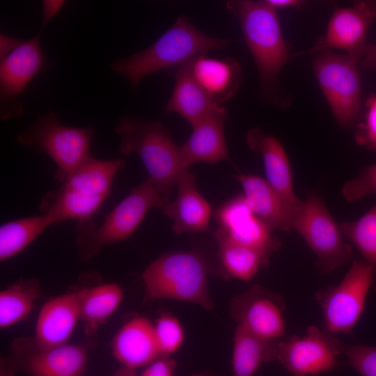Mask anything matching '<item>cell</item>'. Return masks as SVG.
I'll use <instances>...</instances> for the list:
<instances>
[{"mask_svg":"<svg viewBox=\"0 0 376 376\" xmlns=\"http://www.w3.org/2000/svg\"><path fill=\"white\" fill-rule=\"evenodd\" d=\"M226 7L239 20L259 74L261 91L279 106L278 77L292 54L283 36L276 10L265 1H228Z\"/></svg>","mask_w":376,"mask_h":376,"instance_id":"1","label":"cell"},{"mask_svg":"<svg viewBox=\"0 0 376 376\" xmlns=\"http://www.w3.org/2000/svg\"><path fill=\"white\" fill-rule=\"evenodd\" d=\"M230 42L203 33L185 16L180 15L152 45L129 57L114 60L111 68L135 87L153 72L180 67L196 56L223 48Z\"/></svg>","mask_w":376,"mask_h":376,"instance_id":"2","label":"cell"},{"mask_svg":"<svg viewBox=\"0 0 376 376\" xmlns=\"http://www.w3.org/2000/svg\"><path fill=\"white\" fill-rule=\"evenodd\" d=\"M116 132L120 137V151L139 156L149 178L162 196H169L188 169L182 164L180 149L159 120H141L132 115L120 116Z\"/></svg>","mask_w":376,"mask_h":376,"instance_id":"3","label":"cell"},{"mask_svg":"<svg viewBox=\"0 0 376 376\" xmlns=\"http://www.w3.org/2000/svg\"><path fill=\"white\" fill-rule=\"evenodd\" d=\"M148 300L171 299L212 310L205 260L191 251L163 255L152 261L141 276Z\"/></svg>","mask_w":376,"mask_h":376,"instance_id":"4","label":"cell"},{"mask_svg":"<svg viewBox=\"0 0 376 376\" xmlns=\"http://www.w3.org/2000/svg\"><path fill=\"white\" fill-rule=\"evenodd\" d=\"M164 199L148 178L118 203L96 228L93 220L78 221L77 244L84 260L97 254L105 245L129 238L152 207L162 208Z\"/></svg>","mask_w":376,"mask_h":376,"instance_id":"5","label":"cell"},{"mask_svg":"<svg viewBox=\"0 0 376 376\" xmlns=\"http://www.w3.org/2000/svg\"><path fill=\"white\" fill-rule=\"evenodd\" d=\"M95 135L91 127L63 125L54 113L40 116L17 136L23 146H32L49 155L57 166L55 178L63 183L91 157L90 145Z\"/></svg>","mask_w":376,"mask_h":376,"instance_id":"6","label":"cell"},{"mask_svg":"<svg viewBox=\"0 0 376 376\" xmlns=\"http://www.w3.org/2000/svg\"><path fill=\"white\" fill-rule=\"evenodd\" d=\"M318 53L313 64L318 84L338 124L352 127L362 111L359 61L330 50Z\"/></svg>","mask_w":376,"mask_h":376,"instance_id":"7","label":"cell"},{"mask_svg":"<svg viewBox=\"0 0 376 376\" xmlns=\"http://www.w3.org/2000/svg\"><path fill=\"white\" fill-rule=\"evenodd\" d=\"M292 228L305 240L317 257L318 272L327 274L349 262L352 250L322 199L309 196L295 215Z\"/></svg>","mask_w":376,"mask_h":376,"instance_id":"8","label":"cell"},{"mask_svg":"<svg viewBox=\"0 0 376 376\" xmlns=\"http://www.w3.org/2000/svg\"><path fill=\"white\" fill-rule=\"evenodd\" d=\"M373 284L371 267L363 259L355 260L339 284L318 292L324 329L334 334L351 332L362 315Z\"/></svg>","mask_w":376,"mask_h":376,"instance_id":"9","label":"cell"},{"mask_svg":"<svg viewBox=\"0 0 376 376\" xmlns=\"http://www.w3.org/2000/svg\"><path fill=\"white\" fill-rule=\"evenodd\" d=\"M343 345L334 334L312 325L302 336L280 340L277 360L293 376H315L338 365Z\"/></svg>","mask_w":376,"mask_h":376,"instance_id":"10","label":"cell"},{"mask_svg":"<svg viewBox=\"0 0 376 376\" xmlns=\"http://www.w3.org/2000/svg\"><path fill=\"white\" fill-rule=\"evenodd\" d=\"M375 21L376 0L357 1L349 7H336L325 33L311 48L292 56L336 48L345 51L346 54L359 63L360 53L367 43L369 28Z\"/></svg>","mask_w":376,"mask_h":376,"instance_id":"11","label":"cell"},{"mask_svg":"<svg viewBox=\"0 0 376 376\" xmlns=\"http://www.w3.org/2000/svg\"><path fill=\"white\" fill-rule=\"evenodd\" d=\"M285 309L280 295L260 285L251 286L230 302V313L237 324L268 340H279L285 334Z\"/></svg>","mask_w":376,"mask_h":376,"instance_id":"12","label":"cell"},{"mask_svg":"<svg viewBox=\"0 0 376 376\" xmlns=\"http://www.w3.org/2000/svg\"><path fill=\"white\" fill-rule=\"evenodd\" d=\"M219 227L216 240H227L272 254L281 244L272 230L251 210L243 195L224 205L217 212Z\"/></svg>","mask_w":376,"mask_h":376,"instance_id":"13","label":"cell"},{"mask_svg":"<svg viewBox=\"0 0 376 376\" xmlns=\"http://www.w3.org/2000/svg\"><path fill=\"white\" fill-rule=\"evenodd\" d=\"M84 290L58 295L43 305L36 321L33 350L66 344L80 319Z\"/></svg>","mask_w":376,"mask_h":376,"instance_id":"14","label":"cell"},{"mask_svg":"<svg viewBox=\"0 0 376 376\" xmlns=\"http://www.w3.org/2000/svg\"><path fill=\"white\" fill-rule=\"evenodd\" d=\"M245 139L249 148L262 156L266 181L296 214L302 201L294 191L290 162L280 141L260 128L248 131Z\"/></svg>","mask_w":376,"mask_h":376,"instance_id":"15","label":"cell"},{"mask_svg":"<svg viewBox=\"0 0 376 376\" xmlns=\"http://www.w3.org/2000/svg\"><path fill=\"white\" fill-rule=\"evenodd\" d=\"M226 109L221 106L194 126L187 141L180 147L183 166L196 162L215 164L231 162L224 133L227 119Z\"/></svg>","mask_w":376,"mask_h":376,"instance_id":"16","label":"cell"},{"mask_svg":"<svg viewBox=\"0 0 376 376\" xmlns=\"http://www.w3.org/2000/svg\"><path fill=\"white\" fill-rule=\"evenodd\" d=\"M40 32L24 40L10 53L1 58L0 91L1 100L13 101L45 66Z\"/></svg>","mask_w":376,"mask_h":376,"instance_id":"17","label":"cell"},{"mask_svg":"<svg viewBox=\"0 0 376 376\" xmlns=\"http://www.w3.org/2000/svg\"><path fill=\"white\" fill-rule=\"evenodd\" d=\"M177 186L176 198L162 207L164 213L173 221V232L181 234L206 231L212 210L198 191L194 175L187 170Z\"/></svg>","mask_w":376,"mask_h":376,"instance_id":"18","label":"cell"},{"mask_svg":"<svg viewBox=\"0 0 376 376\" xmlns=\"http://www.w3.org/2000/svg\"><path fill=\"white\" fill-rule=\"evenodd\" d=\"M111 347L123 366L134 370L148 366L159 357L154 324L143 317L127 322L115 335Z\"/></svg>","mask_w":376,"mask_h":376,"instance_id":"19","label":"cell"},{"mask_svg":"<svg viewBox=\"0 0 376 376\" xmlns=\"http://www.w3.org/2000/svg\"><path fill=\"white\" fill-rule=\"evenodd\" d=\"M190 63L194 77L214 102L221 104L237 93L242 70L235 58H211L204 53L194 58Z\"/></svg>","mask_w":376,"mask_h":376,"instance_id":"20","label":"cell"},{"mask_svg":"<svg viewBox=\"0 0 376 376\" xmlns=\"http://www.w3.org/2000/svg\"><path fill=\"white\" fill-rule=\"evenodd\" d=\"M244 196L253 212L272 230L292 229L295 212L264 179L253 175L240 174Z\"/></svg>","mask_w":376,"mask_h":376,"instance_id":"21","label":"cell"},{"mask_svg":"<svg viewBox=\"0 0 376 376\" xmlns=\"http://www.w3.org/2000/svg\"><path fill=\"white\" fill-rule=\"evenodd\" d=\"M86 349L64 344L42 350H32L21 360L22 370L31 376H82L86 367Z\"/></svg>","mask_w":376,"mask_h":376,"instance_id":"22","label":"cell"},{"mask_svg":"<svg viewBox=\"0 0 376 376\" xmlns=\"http://www.w3.org/2000/svg\"><path fill=\"white\" fill-rule=\"evenodd\" d=\"M190 61L179 67L175 73L173 90L166 111L178 113L193 127L221 105L214 102L197 81Z\"/></svg>","mask_w":376,"mask_h":376,"instance_id":"23","label":"cell"},{"mask_svg":"<svg viewBox=\"0 0 376 376\" xmlns=\"http://www.w3.org/2000/svg\"><path fill=\"white\" fill-rule=\"evenodd\" d=\"M280 340L260 337L237 324L233 338V376H253L265 363L277 359Z\"/></svg>","mask_w":376,"mask_h":376,"instance_id":"24","label":"cell"},{"mask_svg":"<svg viewBox=\"0 0 376 376\" xmlns=\"http://www.w3.org/2000/svg\"><path fill=\"white\" fill-rule=\"evenodd\" d=\"M106 199L86 196L61 185L41 198L39 209L51 226L68 219H91Z\"/></svg>","mask_w":376,"mask_h":376,"instance_id":"25","label":"cell"},{"mask_svg":"<svg viewBox=\"0 0 376 376\" xmlns=\"http://www.w3.org/2000/svg\"><path fill=\"white\" fill-rule=\"evenodd\" d=\"M125 160L98 159L90 157L61 185L79 194L108 198L115 175L124 166Z\"/></svg>","mask_w":376,"mask_h":376,"instance_id":"26","label":"cell"},{"mask_svg":"<svg viewBox=\"0 0 376 376\" xmlns=\"http://www.w3.org/2000/svg\"><path fill=\"white\" fill-rule=\"evenodd\" d=\"M123 290L116 283H103L85 288L80 319L86 334L93 335L116 311L123 299Z\"/></svg>","mask_w":376,"mask_h":376,"instance_id":"27","label":"cell"},{"mask_svg":"<svg viewBox=\"0 0 376 376\" xmlns=\"http://www.w3.org/2000/svg\"><path fill=\"white\" fill-rule=\"evenodd\" d=\"M43 290L34 279H22L9 285L0 292V327L5 329L24 320Z\"/></svg>","mask_w":376,"mask_h":376,"instance_id":"28","label":"cell"},{"mask_svg":"<svg viewBox=\"0 0 376 376\" xmlns=\"http://www.w3.org/2000/svg\"><path fill=\"white\" fill-rule=\"evenodd\" d=\"M220 263L226 273L242 281L251 280L268 262L270 253L227 240H217Z\"/></svg>","mask_w":376,"mask_h":376,"instance_id":"29","label":"cell"},{"mask_svg":"<svg viewBox=\"0 0 376 376\" xmlns=\"http://www.w3.org/2000/svg\"><path fill=\"white\" fill-rule=\"evenodd\" d=\"M49 225L42 214L8 221L0 227V260L15 256Z\"/></svg>","mask_w":376,"mask_h":376,"instance_id":"30","label":"cell"},{"mask_svg":"<svg viewBox=\"0 0 376 376\" xmlns=\"http://www.w3.org/2000/svg\"><path fill=\"white\" fill-rule=\"evenodd\" d=\"M340 228L371 267L376 290V204L359 219L342 223Z\"/></svg>","mask_w":376,"mask_h":376,"instance_id":"31","label":"cell"},{"mask_svg":"<svg viewBox=\"0 0 376 376\" xmlns=\"http://www.w3.org/2000/svg\"><path fill=\"white\" fill-rule=\"evenodd\" d=\"M159 356H169L184 340V331L178 320L170 314L159 317L154 325Z\"/></svg>","mask_w":376,"mask_h":376,"instance_id":"32","label":"cell"},{"mask_svg":"<svg viewBox=\"0 0 376 376\" xmlns=\"http://www.w3.org/2000/svg\"><path fill=\"white\" fill-rule=\"evenodd\" d=\"M342 194L348 202L376 194V163L363 167L356 178L347 181L342 187Z\"/></svg>","mask_w":376,"mask_h":376,"instance_id":"33","label":"cell"},{"mask_svg":"<svg viewBox=\"0 0 376 376\" xmlns=\"http://www.w3.org/2000/svg\"><path fill=\"white\" fill-rule=\"evenodd\" d=\"M350 366L362 376H376V346L343 345Z\"/></svg>","mask_w":376,"mask_h":376,"instance_id":"34","label":"cell"},{"mask_svg":"<svg viewBox=\"0 0 376 376\" xmlns=\"http://www.w3.org/2000/svg\"><path fill=\"white\" fill-rule=\"evenodd\" d=\"M366 107L364 119L356 130L355 141L359 145L376 150V94L368 97Z\"/></svg>","mask_w":376,"mask_h":376,"instance_id":"35","label":"cell"},{"mask_svg":"<svg viewBox=\"0 0 376 376\" xmlns=\"http://www.w3.org/2000/svg\"><path fill=\"white\" fill-rule=\"evenodd\" d=\"M176 366L174 359L169 356H159L139 376H173Z\"/></svg>","mask_w":376,"mask_h":376,"instance_id":"36","label":"cell"},{"mask_svg":"<svg viewBox=\"0 0 376 376\" xmlns=\"http://www.w3.org/2000/svg\"><path fill=\"white\" fill-rule=\"evenodd\" d=\"M359 63L367 70H376V44L367 42L363 47Z\"/></svg>","mask_w":376,"mask_h":376,"instance_id":"37","label":"cell"},{"mask_svg":"<svg viewBox=\"0 0 376 376\" xmlns=\"http://www.w3.org/2000/svg\"><path fill=\"white\" fill-rule=\"evenodd\" d=\"M65 3L64 1L47 0L42 1V29L61 10Z\"/></svg>","mask_w":376,"mask_h":376,"instance_id":"38","label":"cell"},{"mask_svg":"<svg viewBox=\"0 0 376 376\" xmlns=\"http://www.w3.org/2000/svg\"><path fill=\"white\" fill-rule=\"evenodd\" d=\"M22 40H17L15 38L1 34L0 37V56L1 58H3L9 53H10L14 49H15L20 43Z\"/></svg>","mask_w":376,"mask_h":376,"instance_id":"39","label":"cell"},{"mask_svg":"<svg viewBox=\"0 0 376 376\" xmlns=\"http://www.w3.org/2000/svg\"><path fill=\"white\" fill-rule=\"evenodd\" d=\"M265 2L276 10L277 9L299 7L303 4V1L299 0H266Z\"/></svg>","mask_w":376,"mask_h":376,"instance_id":"40","label":"cell"},{"mask_svg":"<svg viewBox=\"0 0 376 376\" xmlns=\"http://www.w3.org/2000/svg\"><path fill=\"white\" fill-rule=\"evenodd\" d=\"M112 376H137L134 369L122 366Z\"/></svg>","mask_w":376,"mask_h":376,"instance_id":"41","label":"cell"},{"mask_svg":"<svg viewBox=\"0 0 376 376\" xmlns=\"http://www.w3.org/2000/svg\"><path fill=\"white\" fill-rule=\"evenodd\" d=\"M189 376H215L208 372H203V373H195V374H192Z\"/></svg>","mask_w":376,"mask_h":376,"instance_id":"42","label":"cell"},{"mask_svg":"<svg viewBox=\"0 0 376 376\" xmlns=\"http://www.w3.org/2000/svg\"><path fill=\"white\" fill-rule=\"evenodd\" d=\"M1 376H4V375H1Z\"/></svg>","mask_w":376,"mask_h":376,"instance_id":"43","label":"cell"}]
</instances>
